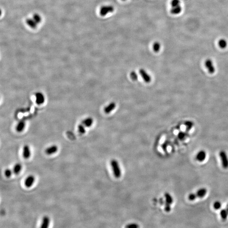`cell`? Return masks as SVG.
Listing matches in <instances>:
<instances>
[{"label": "cell", "instance_id": "cell-1", "mask_svg": "<svg viewBox=\"0 0 228 228\" xmlns=\"http://www.w3.org/2000/svg\"><path fill=\"white\" fill-rule=\"evenodd\" d=\"M207 190L206 188H201L199 189L196 193H191L188 196V199L190 201H194L198 198H203L207 193Z\"/></svg>", "mask_w": 228, "mask_h": 228}, {"label": "cell", "instance_id": "cell-2", "mask_svg": "<svg viewBox=\"0 0 228 228\" xmlns=\"http://www.w3.org/2000/svg\"><path fill=\"white\" fill-rule=\"evenodd\" d=\"M113 172L115 177L119 178L121 175V170L118 162L115 159L111 160L110 162Z\"/></svg>", "mask_w": 228, "mask_h": 228}, {"label": "cell", "instance_id": "cell-3", "mask_svg": "<svg viewBox=\"0 0 228 228\" xmlns=\"http://www.w3.org/2000/svg\"><path fill=\"white\" fill-rule=\"evenodd\" d=\"M115 9L113 6L104 5L102 6L99 10V13L102 16H106L110 13H112Z\"/></svg>", "mask_w": 228, "mask_h": 228}, {"label": "cell", "instance_id": "cell-4", "mask_svg": "<svg viewBox=\"0 0 228 228\" xmlns=\"http://www.w3.org/2000/svg\"><path fill=\"white\" fill-rule=\"evenodd\" d=\"M219 156L221 162L222 166L224 169L228 168V157L225 151H220L219 152Z\"/></svg>", "mask_w": 228, "mask_h": 228}, {"label": "cell", "instance_id": "cell-5", "mask_svg": "<svg viewBox=\"0 0 228 228\" xmlns=\"http://www.w3.org/2000/svg\"><path fill=\"white\" fill-rule=\"evenodd\" d=\"M35 181V177L33 175H30L26 177L25 180V185L27 188H29L34 185Z\"/></svg>", "mask_w": 228, "mask_h": 228}, {"label": "cell", "instance_id": "cell-6", "mask_svg": "<svg viewBox=\"0 0 228 228\" xmlns=\"http://www.w3.org/2000/svg\"><path fill=\"white\" fill-rule=\"evenodd\" d=\"M205 66L210 74H213L215 72V68L213 64L212 61L210 59L206 60L205 62Z\"/></svg>", "mask_w": 228, "mask_h": 228}, {"label": "cell", "instance_id": "cell-7", "mask_svg": "<svg viewBox=\"0 0 228 228\" xmlns=\"http://www.w3.org/2000/svg\"><path fill=\"white\" fill-rule=\"evenodd\" d=\"M22 155L25 159H28L31 156V151L27 145H25L22 149Z\"/></svg>", "mask_w": 228, "mask_h": 228}, {"label": "cell", "instance_id": "cell-8", "mask_svg": "<svg viewBox=\"0 0 228 228\" xmlns=\"http://www.w3.org/2000/svg\"><path fill=\"white\" fill-rule=\"evenodd\" d=\"M36 102L38 105H41L45 102V97L44 94L41 92H38L36 94Z\"/></svg>", "mask_w": 228, "mask_h": 228}, {"label": "cell", "instance_id": "cell-9", "mask_svg": "<svg viewBox=\"0 0 228 228\" xmlns=\"http://www.w3.org/2000/svg\"><path fill=\"white\" fill-rule=\"evenodd\" d=\"M207 156L206 152L204 150H202L197 153L196 156V158L197 161L199 162H203L205 160Z\"/></svg>", "mask_w": 228, "mask_h": 228}, {"label": "cell", "instance_id": "cell-10", "mask_svg": "<svg viewBox=\"0 0 228 228\" xmlns=\"http://www.w3.org/2000/svg\"><path fill=\"white\" fill-rule=\"evenodd\" d=\"M58 147L56 145H52L49 147L45 150V153L48 155H52L58 151Z\"/></svg>", "mask_w": 228, "mask_h": 228}, {"label": "cell", "instance_id": "cell-11", "mask_svg": "<svg viewBox=\"0 0 228 228\" xmlns=\"http://www.w3.org/2000/svg\"><path fill=\"white\" fill-rule=\"evenodd\" d=\"M140 74L145 82L148 83L151 81V77L144 69H140Z\"/></svg>", "mask_w": 228, "mask_h": 228}, {"label": "cell", "instance_id": "cell-12", "mask_svg": "<svg viewBox=\"0 0 228 228\" xmlns=\"http://www.w3.org/2000/svg\"><path fill=\"white\" fill-rule=\"evenodd\" d=\"M50 218L48 216L45 215L42 218L41 227L42 228H48L50 225Z\"/></svg>", "mask_w": 228, "mask_h": 228}, {"label": "cell", "instance_id": "cell-13", "mask_svg": "<svg viewBox=\"0 0 228 228\" xmlns=\"http://www.w3.org/2000/svg\"><path fill=\"white\" fill-rule=\"evenodd\" d=\"M25 22L27 25L32 28H36L38 25V24L34 20L32 17L27 19Z\"/></svg>", "mask_w": 228, "mask_h": 228}, {"label": "cell", "instance_id": "cell-14", "mask_svg": "<svg viewBox=\"0 0 228 228\" xmlns=\"http://www.w3.org/2000/svg\"><path fill=\"white\" fill-rule=\"evenodd\" d=\"M25 123L23 120L20 121L16 127V130L18 132H21L25 129Z\"/></svg>", "mask_w": 228, "mask_h": 228}, {"label": "cell", "instance_id": "cell-15", "mask_svg": "<svg viewBox=\"0 0 228 228\" xmlns=\"http://www.w3.org/2000/svg\"><path fill=\"white\" fill-rule=\"evenodd\" d=\"M164 197L165 198V204L171 205L173 202V199L172 196L169 193H166L164 194Z\"/></svg>", "mask_w": 228, "mask_h": 228}, {"label": "cell", "instance_id": "cell-16", "mask_svg": "<svg viewBox=\"0 0 228 228\" xmlns=\"http://www.w3.org/2000/svg\"><path fill=\"white\" fill-rule=\"evenodd\" d=\"M116 107V104L114 102H111L104 109V112L106 113H109Z\"/></svg>", "mask_w": 228, "mask_h": 228}, {"label": "cell", "instance_id": "cell-17", "mask_svg": "<svg viewBox=\"0 0 228 228\" xmlns=\"http://www.w3.org/2000/svg\"><path fill=\"white\" fill-rule=\"evenodd\" d=\"M93 119L91 117H87V118L85 119L82 121V124L85 127H90L92 125L93 123Z\"/></svg>", "mask_w": 228, "mask_h": 228}, {"label": "cell", "instance_id": "cell-18", "mask_svg": "<svg viewBox=\"0 0 228 228\" xmlns=\"http://www.w3.org/2000/svg\"><path fill=\"white\" fill-rule=\"evenodd\" d=\"M22 170V166L20 164L17 163L16 164L14 167H13V173L15 175H18L21 172V170Z\"/></svg>", "mask_w": 228, "mask_h": 228}, {"label": "cell", "instance_id": "cell-19", "mask_svg": "<svg viewBox=\"0 0 228 228\" xmlns=\"http://www.w3.org/2000/svg\"><path fill=\"white\" fill-rule=\"evenodd\" d=\"M220 215L222 220H225L228 218V212L226 209H223L220 210Z\"/></svg>", "mask_w": 228, "mask_h": 228}, {"label": "cell", "instance_id": "cell-20", "mask_svg": "<svg viewBox=\"0 0 228 228\" xmlns=\"http://www.w3.org/2000/svg\"><path fill=\"white\" fill-rule=\"evenodd\" d=\"M182 11V8L180 6L173 7L171 9V13L173 14H177L180 13Z\"/></svg>", "mask_w": 228, "mask_h": 228}, {"label": "cell", "instance_id": "cell-21", "mask_svg": "<svg viewBox=\"0 0 228 228\" xmlns=\"http://www.w3.org/2000/svg\"><path fill=\"white\" fill-rule=\"evenodd\" d=\"M160 47H161V45H160V43H159V42H155L154 44H153V50H154L155 52H159L160 50Z\"/></svg>", "mask_w": 228, "mask_h": 228}, {"label": "cell", "instance_id": "cell-22", "mask_svg": "<svg viewBox=\"0 0 228 228\" xmlns=\"http://www.w3.org/2000/svg\"><path fill=\"white\" fill-rule=\"evenodd\" d=\"M32 18L34 19V20H35L38 24L40 23L41 22V21H42V17H41V16L39 14H37V13H36V14H35L33 15Z\"/></svg>", "mask_w": 228, "mask_h": 228}, {"label": "cell", "instance_id": "cell-23", "mask_svg": "<svg viewBox=\"0 0 228 228\" xmlns=\"http://www.w3.org/2000/svg\"><path fill=\"white\" fill-rule=\"evenodd\" d=\"M185 126H186V129L187 132H188L191 129L193 125V123L190 121H187L185 122Z\"/></svg>", "mask_w": 228, "mask_h": 228}, {"label": "cell", "instance_id": "cell-24", "mask_svg": "<svg viewBox=\"0 0 228 228\" xmlns=\"http://www.w3.org/2000/svg\"><path fill=\"white\" fill-rule=\"evenodd\" d=\"M218 45L221 48L224 49L226 47L227 43L225 39H220L218 42Z\"/></svg>", "mask_w": 228, "mask_h": 228}, {"label": "cell", "instance_id": "cell-25", "mask_svg": "<svg viewBox=\"0 0 228 228\" xmlns=\"http://www.w3.org/2000/svg\"><path fill=\"white\" fill-rule=\"evenodd\" d=\"M188 134L184 132H180L178 134V137L181 140H185L188 136Z\"/></svg>", "mask_w": 228, "mask_h": 228}, {"label": "cell", "instance_id": "cell-26", "mask_svg": "<svg viewBox=\"0 0 228 228\" xmlns=\"http://www.w3.org/2000/svg\"><path fill=\"white\" fill-rule=\"evenodd\" d=\"M85 127L82 123L79 125L78 126V131L81 134H84L86 132Z\"/></svg>", "mask_w": 228, "mask_h": 228}, {"label": "cell", "instance_id": "cell-27", "mask_svg": "<svg viewBox=\"0 0 228 228\" xmlns=\"http://www.w3.org/2000/svg\"><path fill=\"white\" fill-rule=\"evenodd\" d=\"M213 207H214V208L215 209V210H218L221 208L222 206V204L220 202L217 201H216V202H214V204H213Z\"/></svg>", "mask_w": 228, "mask_h": 228}, {"label": "cell", "instance_id": "cell-28", "mask_svg": "<svg viewBox=\"0 0 228 228\" xmlns=\"http://www.w3.org/2000/svg\"><path fill=\"white\" fill-rule=\"evenodd\" d=\"M13 173V170H12L10 169H7L4 172L5 175L7 177H11Z\"/></svg>", "mask_w": 228, "mask_h": 228}, {"label": "cell", "instance_id": "cell-29", "mask_svg": "<svg viewBox=\"0 0 228 228\" xmlns=\"http://www.w3.org/2000/svg\"><path fill=\"white\" fill-rule=\"evenodd\" d=\"M130 77L131 78L134 80V81H136L138 79V76L137 73L134 71H132L131 72Z\"/></svg>", "mask_w": 228, "mask_h": 228}, {"label": "cell", "instance_id": "cell-30", "mask_svg": "<svg viewBox=\"0 0 228 228\" xmlns=\"http://www.w3.org/2000/svg\"><path fill=\"white\" fill-rule=\"evenodd\" d=\"M180 0H172L171 3V6L172 7H177L180 5Z\"/></svg>", "mask_w": 228, "mask_h": 228}, {"label": "cell", "instance_id": "cell-31", "mask_svg": "<svg viewBox=\"0 0 228 228\" xmlns=\"http://www.w3.org/2000/svg\"><path fill=\"white\" fill-rule=\"evenodd\" d=\"M125 227L128 228H138L139 225L135 223H132V224H128Z\"/></svg>", "mask_w": 228, "mask_h": 228}, {"label": "cell", "instance_id": "cell-32", "mask_svg": "<svg viewBox=\"0 0 228 228\" xmlns=\"http://www.w3.org/2000/svg\"><path fill=\"white\" fill-rule=\"evenodd\" d=\"M167 145H168V143H167V142H164L163 144V145H162V148L163 149L164 151H167Z\"/></svg>", "mask_w": 228, "mask_h": 228}, {"label": "cell", "instance_id": "cell-33", "mask_svg": "<svg viewBox=\"0 0 228 228\" xmlns=\"http://www.w3.org/2000/svg\"><path fill=\"white\" fill-rule=\"evenodd\" d=\"M225 209H226L227 210V211L228 212V204H227V206L226 207Z\"/></svg>", "mask_w": 228, "mask_h": 228}, {"label": "cell", "instance_id": "cell-34", "mask_svg": "<svg viewBox=\"0 0 228 228\" xmlns=\"http://www.w3.org/2000/svg\"><path fill=\"white\" fill-rule=\"evenodd\" d=\"M122 1H126V0H122Z\"/></svg>", "mask_w": 228, "mask_h": 228}]
</instances>
